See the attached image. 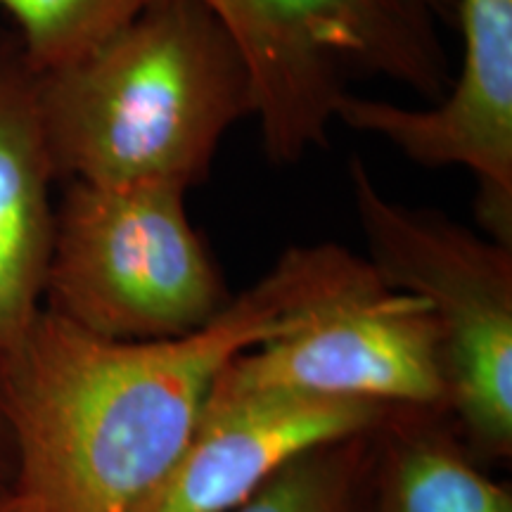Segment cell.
Returning a JSON list of instances; mask_svg holds the SVG:
<instances>
[{
	"label": "cell",
	"instance_id": "1",
	"mask_svg": "<svg viewBox=\"0 0 512 512\" xmlns=\"http://www.w3.org/2000/svg\"><path fill=\"white\" fill-rule=\"evenodd\" d=\"M344 249L290 247L181 337L107 339L43 309L0 361L15 512L131 510L181 456L221 370L290 330Z\"/></svg>",
	"mask_w": 512,
	"mask_h": 512
},
{
	"label": "cell",
	"instance_id": "2",
	"mask_svg": "<svg viewBox=\"0 0 512 512\" xmlns=\"http://www.w3.org/2000/svg\"><path fill=\"white\" fill-rule=\"evenodd\" d=\"M38 95L64 183L190 190L254 112L245 57L202 0H152L91 53L41 74Z\"/></svg>",
	"mask_w": 512,
	"mask_h": 512
},
{
	"label": "cell",
	"instance_id": "3",
	"mask_svg": "<svg viewBox=\"0 0 512 512\" xmlns=\"http://www.w3.org/2000/svg\"><path fill=\"white\" fill-rule=\"evenodd\" d=\"M240 48L273 164L323 147L339 100L389 81L434 105L453 81L458 0H202Z\"/></svg>",
	"mask_w": 512,
	"mask_h": 512
},
{
	"label": "cell",
	"instance_id": "4",
	"mask_svg": "<svg viewBox=\"0 0 512 512\" xmlns=\"http://www.w3.org/2000/svg\"><path fill=\"white\" fill-rule=\"evenodd\" d=\"M169 183L69 181L55 204L43 309L107 339L202 328L233 294Z\"/></svg>",
	"mask_w": 512,
	"mask_h": 512
},
{
	"label": "cell",
	"instance_id": "5",
	"mask_svg": "<svg viewBox=\"0 0 512 512\" xmlns=\"http://www.w3.org/2000/svg\"><path fill=\"white\" fill-rule=\"evenodd\" d=\"M351 195L368 261L430 306L441 335L446 413L477 460L512 456V247L430 209L389 200L361 159Z\"/></svg>",
	"mask_w": 512,
	"mask_h": 512
},
{
	"label": "cell",
	"instance_id": "6",
	"mask_svg": "<svg viewBox=\"0 0 512 512\" xmlns=\"http://www.w3.org/2000/svg\"><path fill=\"white\" fill-rule=\"evenodd\" d=\"M266 392L446 413L437 320L420 297L387 287L368 259L344 249L297 323L235 356L207 401Z\"/></svg>",
	"mask_w": 512,
	"mask_h": 512
},
{
	"label": "cell",
	"instance_id": "7",
	"mask_svg": "<svg viewBox=\"0 0 512 512\" xmlns=\"http://www.w3.org/2000/svg\"><path fill=\"white\" fill-rule=\"evenodd\" d=\"M460 69L427 107L344 95L335 121L387 140L411 162L463 166L477 181V219L512 247V0H458Z\"/></svg>",
	"mask_w": 512,
	"mask_h": 512
},
{
	"label": "cell",
	"instance_id": "8",
	"mask_svg": "<svg viewBox=\"0 0 512 512\" xmlns=\"http://www.w3.org/2000/svg\"><path fill=\"white\" fill-rule=\"evenodd\" d=\"M394 411L290 392L204 401L181 456L128 512H230L292 460L375 430Z\"/></svg>",
	"mask_w": 512,
	"mask_h": 512
},
{
	"label": "cell",
	"instance_id": "9",
	"mask_svg": "<svg viewBox=\"0 0 512 512\" xmlns=\"http://www.w3.org/2000/svg\"><path fill=\"white\" fill-rule=\"evenodd\" d=\"M41 74L0 29V361L43 311L57 183L41 117Z\"/></svg>",
	"mask_w": 512,
	"mask_h": 512
},
{
	"label": "cell",
	"instance_id": "10",
	"mask_svg": "<svg viewBox=\"0 0 512 512\" xmlns=\"http://www.w3.org/2000/svg\"><path fill=\"white\" fill-rule=\"evenodd\" d=\"M373 512H512L444 411L396 408L377 430Z\"/></svg>",
	"mask_w": 512,
	"mask_h": 512
},
{
	"label": "cell",
	"instance_id": "11",
	"mask_svg": "<svg viewBox=\"0 0 512 512\" xmlns=\"http://www.w3.org/2000/svg\"><path fill=\"white\" fill-rule=\"evenodd\" d=\"M377 430L304 453L230 512H373Z\"/></svg>",
	"mask_w": 512,
	"mask_h": 512
},
{
	"label": "cell",
	"instance_id": "12",
	"mask_svg": "<svg viewBox=\"0 0 512 512\" xmlns=\"http://www.w3.org/2000/svg\"><path fill=\"white\" fill-rule=\"evenodd\" d=\"M152 0H0L34 72L67 67L98 48Z\"/></svg>",
	"mask_w": 512,
	"mask_h": 512
},
{
	"label": "cell",
	"instance_id": "13",
	"mask_svg": "<svg viewBox=\"0 0 512 512\" xmlns=\"http://www.w3.org/2000/svg\"><path fill=\"white\" fill-rule=\"evenodd\" d=\"M12 470H15V458H12L8 427H5L3 413H0V486H10Z\"/></svg>",
	"mask_w": 512,
	"mask_h": 512
},
{
	"label": "cell",
	"instance_id": "14",
	"mask_svg": "<svg viewBox=\"0 0 512 512\" xmlns=\"http://www.w3.org/2000/svg\"><path fill=\"white\" fill-rule=\"evenodd\" d=\"M0 512H15L10 486H0Z\"/></svg>",
	"mask_w": 512,
	"mask_h": 512
}]
</instances>
